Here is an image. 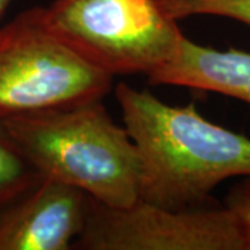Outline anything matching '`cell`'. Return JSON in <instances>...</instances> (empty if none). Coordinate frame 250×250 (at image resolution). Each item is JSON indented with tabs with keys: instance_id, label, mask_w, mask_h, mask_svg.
<instances>
[{
	"instance_id": "cell-10",
	"label": "cell",
	"mask_w": 250,
	"mask_h": 250,
	"mask_svg": "<svg viewBox=\"0 0 250 250\" xmlns=\"http://www.w3.org/2000/svg\"><path fill=\"white\" fill-rule=\"evenodd\" d=\"M225 207L232 211L241 227L246 248L250 250V175L242 177L228 192Z\"/></svg>"
},
{
	"instance_id": "cell-9",
	"label": "cell",
	"mask_w": 250,
	"mask_h": 250,
	"mask_svg": "<svg viewBox=\"0 0 250 250\" xmlns=\"http://www.w3.org/2000/svg\"><path fill=\"white\" fill-rule=\"evenodd\" d=\"M159 3L177 21L192 16H215L250 27V0H159Z\"/></svg>"
},
{
	"instance_id": "cell-1",
	"label": "cell",
	"mask_w": 250,
	"mask_h": 250,
	"mask_svg": "<svg viewBox=\"0 0 250 250\" xmlns=\"http://www.w3.org/2000/svg\"><path fill=\"white\" fill-rule=\"evenodd\" d=\"M116 98L142 160L141 200L197 207L223 181L250 175L249 138L206 120L195 103L170 106L125 82Z\"/></svg>"
},
{
	"instance_id": "cell-4",
	"label": "cell",
	"mask_w": 250,
	"mask_h": 250,
	"mask_svg": "<svg viewBox=\"0 0 250 250\" xmlns=\"http://www.w3.org/2000/svg\"><path fill=\"white\" fill-rule=\"evenodd\" d=\"M46 17L67 45L111 77L149 74L184 35L159 0H54Z\"/></svg>"
},
{
	"instance_id": "cell-6",
	"label": "cell",
	"mask_w": 250,
	"mask_h": 250,
	"mask_svg": "<svg viewBox=\"0 0 250 250\" xmlns=\"http://www.w3.org/2000/svg\"><path fill=\"white\" fill-rule=\"evenodd\" d=\"M90 196L41 178L0 208V250H70L85 228Z\"/></svg>"
},
{
	"instance_id": "cell-3",
	"label": "cell",
	"mask_w": 250,
	"mask_h": 250,
	"mask_svg": "<svg viewBox=\"0 0 250 250\" xmlns=\"http://www.w3.org/2000/svg\"><path fill=\"white\" fill-rule=\"evenodd\" d=\"M113 78L54 32L46 7L24 10L0 28V120L103 99Z\"/></svg>"
},
{
	"instance_id": "cell-8",
	"label": "cell",
	"mask_w": 250,
	"mask_h": 250,
	"mask_svg": "<svg viewBox=\"0 0 250 250\" xmlns=\"http://www.w3.org/2000/svg\"><path fill=\"white\" fill-rule=\"evenodd\" d=\"M39 178L41 175L18 149L0 120V208Z\"/></svg>"
},
{
	"instance_id": "cell-7",
	"label": "cell",
	"mask_w": 250,
	"mask_h": 250,
	"mask_svg": "<svg viewBox=\"0 0 250 250\" xmlns=\"http://www.w3.org/2000/svg\"><path fill=\"white\" fill-rule=\"evenodd\" d=\"M147 78L152 85L215 92L250 104V52L215 50L182 35L170 59Z\"/></svg>"
},
{
	"instance_id": "cell-2",
	"label": "cell",
	"mask_w": 250,
	"mask_h": 250,
	"mask_svg": "<svg viewBox=\"0 0 250 250\" xmlns=\"http://www.w3.org/2000/svg\"><path fill=\"white\" fill-rule=\"evenodd\" d=\"M102 100L16 114L3 124L41 177L78 188L102 205L128 207L141 197L142 160Z\"/></svg>"
},
{
	"instance_id": "cell-5",
	"label": "cell",
	"mask_w": 250,
	"mask_h": 250,
	"mask_svg": "<svg viewBox=\"0 0 250 250\" xmlns=\"http://www.w3.org/2000/svg\"><path fill=\"white\" fill-rule=\"evenodd\" d=\"M74 249L248 250L239 223L224 207L167 208L145 200L110 207L90 197L85 228Z\"/></svg>"
},
{
	"instance_id": "cell-11",
	"label": "cell",
	"mask_w": 250,
	"mask_h": 250,
	"mask_svg": "<svg viewBox=\"0 0 250 250\" xmlns=\"http://www.w3.org/2000/svg\"><path fill=\"white\" fill-rule=\"evenodd\" d=\"M10 3H11V0H0V18L3 17V14L7 10Z\"/></svg>"
}]
</instances>
